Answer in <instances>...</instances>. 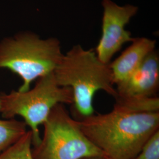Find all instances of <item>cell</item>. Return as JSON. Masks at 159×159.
I'll use <instances>...</instances> for the list:
<instances>
[{"label":"cell","instance_id":"6da1fadb","mask_svg":"<svg viewBox=\"0 0 159 159\" xmlns=\"http://www.w3.org/2000/svg\"><path fill=\"white\" fill-rule=\"evenodd\" d=\"M79 121L81 130L106 159H133L159 130V111H142L114 104L107 113Z\"/></svg>","mask_w":159,"mask_h":159},{"label":"cell","instance_id":"7a4b0ae2","mask_svg":"<svg viewBox=\"0 0 159 159\" xmlns=\"http://www.w3.org/2000/svg\"><path fill=\"white\" fill-rule=\"evenodd\" d=\"M54 74L58 85L71 89L73 104L82 118L94 114L93 98L97 91H104L114 98L116 95L109 64L102 63L95 51L80 45L63 55Z\"/></svg>","mask_w":159,"mask_h":159},{"label":"cell","instance_id":"3957f363","mask_svg":"<svg viewBox=\"0 0 159 159\" xmlns=\"http://www.w3.org/2000/svg\"><path fill=\"white\" fill-rule=\"evenodd\" d=\"M56 38L41 39L32 33H23L0 42V68L17 74L23 84L18 91L29 90L33 81L54 72L63 57Z\"/></svg>","mask_w":159,"mask_h":159},{"label":"cell","instance_id":"277c9868","mask_svg":"<svg viewBox=\"0 0 159 159\" xmlns=\"http://www.w3.org/2000/svg\"><path fill=\"white\" fill-rule=\"evenodd\" d=\"M58 104H73V95L68 87L58 84L54 72L37 80L33 89L0 93V114L3 119L20 116L32 133L34 148L41 142L39 127Z\"/></svg>","mask_w":159,"mask_h":159},{"label":"cell","instance_id":"5b68a950","mask_svg":"<svg viewBox=\"0 0 159 159\" xmlns=\"http://www.w3.org/2000/svg\"><path fill=\"white\" fill-rule=\"evenodd\" d=\"M43 137L32 150L34 159H81L104 157L85 136L79 121L72 118L65 104H58L45 122Z\"/></svg>","mask_w":159,"mask_h":159},{"label":"cell","instance_id":"8992f818","mask_svg":"<svg viewBox=\"0 0 159 159\" xmlns=\"http://www.w3.org/2000/svg\"><path fill=\"white\" fill-rule=\"evenodd\" d=\"M159 57L154 50L140 67L116 87L114 104L142 111H159Z\"/></svg>","mask_w":159,"mask_h":159},{"label":"cell","instance_id":"52a82bcc","mask_svg":"<svg viewBox=\"0 0 159 159\" xmlns=\"http://www.w3.org/2000/svg\"><path fill=\"white\" fill-rule=\"evenodd\" d=\"M102 35L95 52L102 63L109 64L125 44L134 40L125 27L136 14L138 8L130 4L118 6L111 0H102Z\"/></svg>","mask_w":159,"mask_h":159},{"label":"cell","instance_id":"ba28073f","mask_svg":"<svg viewBox=\"0 0 159 159\" xmlns=\"http://www.w3.org/2000/svg\"><path fill=\"white\" fill-rule=\"evenodd\" d=\"M127 48L113 62L109 64L114 85L128 79L149 54L155 50L156 42L146 37L134 38Z\"/></svg>","mask_w":159,"mask_h":159},{"label":"cell","instance_id":"9c48e42d","mask_svg":"<svg viewBox=\"0 0 159 159\" xmlns=\"http://www.w3.org/2000/svg\"><path fill=\"white\" fill-rule=\"evenodd\" d=\"M24 121L0 119V153L18 141L27 133Z\"/></svg>","mask_w":159,"mask_h":159},{"label":"cell","instance_id":"30bf717a","mask_svg":"<svg viewBox=\"0 0 159 159\" xmlns=\"http://www.w3.org/2000/svg\"><path fill=\"white\" fill-rule=\"evenodd\" d=\"M32 133L29 130L18 141L0 153V159H34Z\"/></svg>","mask_w":159,"mask_h":159},{"label":"cell","instance_id":"8fae6325","mask_svg":"<svg viewBox=\"0 0 159 159\" xmlns=\"http://www.w3.org/2000/svg\"><path fill=\"white\" fill-rule=\"evenodd\" d=\"M133 159H159V130L155 132Z\"/></svg>","mask_w":159,"mask_h":159},{"label":"cell","instance_id":"7c38bea8","mask_svg":"<svg viewBox=\"0 0 159 159\" xmlns=\"http://www.w3.org/2000/svg\"><path fill=\"white\" fill-rule=\"evenodd\" d=\"M81 159H106L104 157H85Z\"/></svg>","mask_w":159,"mask_h":159}]
</instances>
